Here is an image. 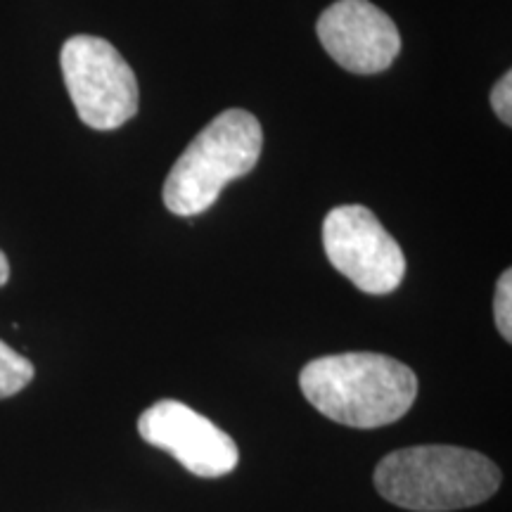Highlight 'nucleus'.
Here are the masks:
<instances>
[{
    "label": "nucleus",
    "instance_id": "1",
    "mask_svg": "<svg viewBox=\"0 0 512 512\" xmlns=\"http://www.w3.org/2000/svg\"><path fill=\"white\" fill-rule=\"evenodd\" d=\"M299 387L325 418L356 430H375L411 411L418 377L392 356L354 351L306 363Z\"/></svg>",
    "mask_w": 512,
    "mask_h": 512
},
{
    "label": "nucleus",
    "instance_id": "2",
    "mask_svg": "<svg viewBox=\"0 0 512 512\" xmlns=\"http://www.w3.org/2000/svg\"><path fill=\"white\" fill-rule=\"evenodd\" d=\"M498 486L494 460L458 446L401 448L375 467V489L384 501L415 512L472 508L489 501Z\"/></svg>",
    "mask_w": 512,
    "mask_h": 512
},
{
    "label": "nucleus",
    "instance_id": "3",
    "mask_svg": "<svg viewBox=\"0 0 512 512\" xmlns=\"http://www.w3.org/2000/svg\"><path fill=\"white\" fill-rule=\"evenodd\" d=\"M261 145L264 133L252 112H221L197 133L166 176V209L176 216L204 214L230 181L254 169Z\"/></svg>",
    "mask_w": 512,
    "mask_h": 512
},
{
    "label": "nucleus",
    "instance_id": "4",
    "mask_svg": "<svg viewBox=\"0 0 512 512\" xmlns=\"http://www.w3.org/2000/svg\"><path fill=\"white\" fill-rule=\"evenodd\" d=\"M76 114L95 131H114L138 112V81L124 55L98 36H72L60 55Z\"/></svg>",
    "mask_w": 512,
    "mask_h": 512
},
{
    "label": "nucleus",
    "instance_id": "5",
    "mask_svg": "<svg viewBox=\"0 0 512 512\" xmlns=\"http://www.w3.org/2000/svg\"><path fill=\"white\" fill-rule=\"evenodd\" d=\"M323 247L330 264L361 292L389 294L406 275L399 242L361 204H344L325 216Z\"/></svg>",
    "mask_w": 512,
    "mask_h": 512
},
{
    "label": "nucleus",
    "instance_id": "6",
    "mask_svg": "<svg viewBox=\"0 0 512 512\" xmlns=\"http://www.w3.org/2000/svg\"><path fill=\"white\" fill-rule=\"evenodd\" d=\"M138 432L197 477L230 475L240 463L233 437L181 401L162 399L147 408L138 418Z\"/></svg>",
    "mask_w": 512,
    "mask_h": 512
},
{
    "label": "nucleus",
    "instance_id": "7",
    "mask_svg": "<svg viewBox=\"0 0 512 512\" xmlns=\"http://www.w3.org/2000/svg\"><path fill=\"white\" fill-rule=\"evenodd\" d=\"M325 53L351 74H380L401 50V34L370 0H337L318 17Z\"/></svg>",
    "mask_w": 512,
    "mask_h": 512
},
{
    "label": "nucleus",
    "instance_id": "8",
    "mask_svg": "<svg viewBox=\"0 0 512 512\" xmlns=\"http://www.w3.org/2000/svg\"><path fill=\"white\" fill-rule=\"evenodd\" d=\"M31 380H34V366L29 358L0 342V399L19 394L24 387H29Z\"/></svg>",
    "mask_w": 512,
    "mask_h": 512
},
{
    "label": "nucleus",
    "instance_id": "9",
    "mask_svg": "<svg viewBox=\"0 0 512 512\" xmlns=\"http://www.w3.org/2000/svg\"><path fill=\"white\" fill-rule=\"evenodd\" d=\"M494 316L496 328L501 332L503 339H512V271H505L498 278L496 285V299H494Z\"/></svg>",
    "mask_w": 512,
    "mask_h": 512
},
{
    "label": "nucleus",
    "instance_id": "10",
    "mask_svg": "<svg viewBox=\"0 0 512 512\" xmlns=\"http://www.w3.org/2000/svg\"><path fill=\"white\" fill-rule=\"evenodd\" d=\"M491 107L505 126L512 124V74L505 72L491 88Z\"/></svg>",
    "mask_w": 512,
    "mask_h": 512
},
{
    "label": "nucleus",
    "instance_id": "11",
    "mask_svg": "<svg viewBox=\"0 0 512 512\" xmlns=\"http://www.w3.org/2000/svg\"><path fill=\"white\" fill-rule=\"evenodd\" d=\"M8 280H10V261L8 256L0 252V287L8 283Z\"/></svg>",
    "mask_w": 512,
    "mask_h": 512
}]
</instances>
